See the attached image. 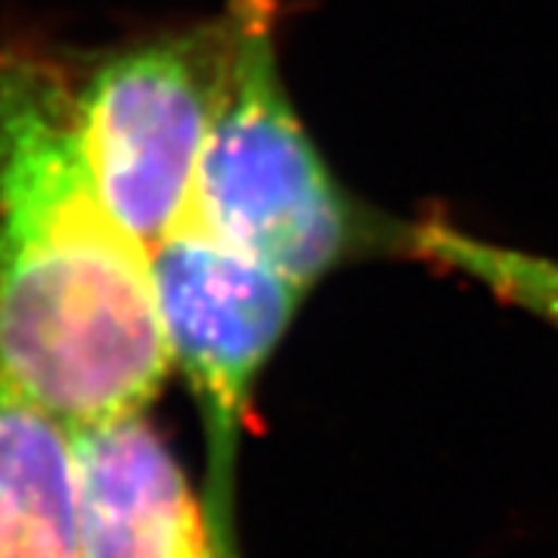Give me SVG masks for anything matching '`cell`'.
Instances as JSON below:
<instances>
[{"instance_id":"obj_2","label":"cell","mask_w":558,"mask_h":558,"mask_svg":"<svg viewBox=\"0 0 558 558\" xmlns=\"http://www.w3.org/2000/svg\"><path fill=\"white\" fill-rule=\"evenodd\" d=\"M279 0H230V60L202 149L193 208L304 292L407 230H381L332 178L279 78Z\"/></svg>"},{"instance_id":"obj_7","label":"cell","mask_w":558,"mask_h":558,"mask_svg":"<svg viewBox=\"0 0 558 558\" xmlns=\"http://www.w3.org/2000/svg\"><path fill=\"white\" fill-rule=\"evenodd\" d=\"M403 245L418 258L469 277L487 292H494L497 299L509 301L534 317H543L558 329L556 260L509 248V245L475 240L444 220H428L407 230Z\"/></svg>"},{"instance_id":"obj_3","label":"cell","mask_w":558,"mask_h":558,"mask_svg":"<svg viewBox=\"0 0 558 558\" xmlns=\"http://www.w3.org/2000/svg\"><path fill=\"white\" fill-rule=\"evenodd\" d=\"M171 363L199 407L208 447L205 509L236 549L233 490L245 410L304 289L215 233L193 208L149 248Z\"/></svg>"},{"instance_id":"obj_4","label":"cell","mask_w":558,"mask_h":558,"mask_svg":"<svg viewBox=\"0 0 558 558\" xmlns=\"http://www.w3.org/2000/svg\"><path fill=\"white\" fill-rule=\"evenodd\" d=\"M230 38L223 13L121 50L78 90L81 137L102 202L146 252L193 202Z\"/></svg>"},{"instance_id":"obj_6","label":"cell","mask_w":558,"mask_h":558,"mask_svg":"<svg viewBox=\"0 0 558 558\" xmlns=\"http://www.w3.org/2000/svg\"><path fill=\"white\" fill-rule=\"evenodd\" d=\"M0 558H87L75 432L3 385Z\"/></svg>"},{"instance_id":"obj_5","label":"cell","mask_w":558,"mask_h":558,"mask_svg":"<svg viewBox=\"0 0 558 558\" xmlns=\"http://www.w3.org/2000/svg\"><path fill=\"white\" fill-rule=\"evenodd\" d=\"M72 432L87 558H240L146 413Z\"/></svg>"},{"instance_id":"obj_1","label":"cell","mask_w":558,"mask_h":558,"mask_svg":"<svg viewBox=\"0 0 558 558\" xmlns=\"http://www.w3.org/2000/svg\"><path fill=\"white\" fill-rule=\"evenodd\" d=\"M168 366L149 252L102 202L78 90L0 50V385L87 428L146 413Z\"/></svg>"}]
</instances>
